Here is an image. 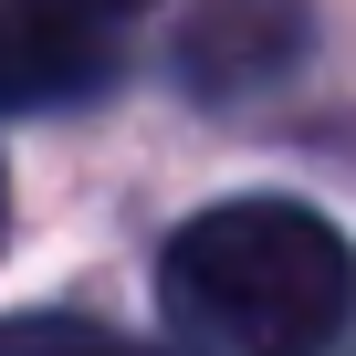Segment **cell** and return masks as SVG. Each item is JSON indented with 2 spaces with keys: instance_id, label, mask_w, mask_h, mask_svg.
Returning <instances> with one entry per match:
<instances>
[{
  "instance_id": "6da1fadb",
  "label": "cell",
  "mask_w": 356,
  "mask_h": 356,
  "mask_svg": "<svg viewBox=\"0 0 356 356\" xmlns=\"http://www.w3.org/2000/svg\"><path fill=\"white\" fill-rule=\"evenodd\" d=\"M157 304L220 356H325L356 325V252L304 200H220L168 241Z\"/></svg>"
},
{
  "instance_id": "277c9868",
  "label": "cell",
  "mask_w": 356,
  "mask_h": 356,
  "mask_svg": "<svg viewBox=\"0 0 356 356\" xmlns=\"http://www.w3.org/2000/svg\"><path fill=\"white\" fill-rule=\"evenodd\" d=\"M95 346V325H74V314H11L0 325V356H84Z\"/></svg>"
},
{
  "instance_id": "5b68a950",
  "label": "cell",
  "mask_w": 356,
  "mask_h": 356,
  "mask_svg": "<svg viewBox=\"0 0 356 356\" xmlns=\"http://www.w3.org/2000/svg\"><path fill=\"white\" fill-rule=\"evenodd\" d=\"M63 11H84V22H126L136 0H63Z\"/></svg>"
},
{
  "instance_id": "3957f363",
  "label": "cell",
  "mask_w": 356,
  "mask_h": 356,
  "mask_svg": "<svg viewBox=\"0 0 356 356\" xmlns=\"http://www.w3.org/2000/svg\"><path fill=\"white\" fill-rule=\"evenodd\" d=\"M304 42H314L304 0H200L178 32V74H189V95H262L293 74Z\"/></svg>"
},
{
  "instance_id": "7a4b0ae2",
  "label": "cell",
  "mask_w": 356,
  "mask_h": 356,
  "mask_svg": "<svg viewBox=\"0 0 356 356\" xmlns=\"http://www.w3.org/2000/svg\"><path fill=\"white\" fill-rule=\"evenodd\" d=\"M115 84V22H84L63 0H0V105H95Z\"/></svg>"
},
{
  "instance_id": "8992f818",
  "label": "cell",
  "mask_w": 356,
  "mask_h": 356,
  "mask_svg": "<svg viewBox=\"0 0 356 356\" xmlns=\"http://www.w3.org/2000/svg\"><path fill=\"white\" fill-rule=\"evenodd\" d=\"M84 356H136V346H115V335H95V346H84Z\"/></svg>"
}]
</instances>
